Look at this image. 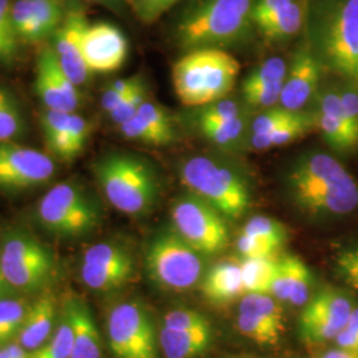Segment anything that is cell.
<instances>
[{"label": "cell", "instance_id": "obj_1", "mask_svg": "<svg viewBox=\"0 0 358 358\" xmlns=\"http://www.w3.org/2000/svg\"><path fill=\"white\" fill-rule=\"evenodd\" d=\"M285 187L308 217H345L358 207L357 180L331 154L312 152L296 158L285 174Z\"/></svg>", "mask_w": 358, "mask_h": 358}, {"label": "cell", "instance_id": "obj_2", "mask_svg": "<svg viewBox=\"0 0 358 358\" xmlns=\"http://www.w3.org/2000/svg\"><path fill=\"white\" fill-rule=\"evenodd\" d=\"M306 22L309 48L321 66L355 83L358 69V0H315Z\"/></svg>", "mask_w": 358, "mask_h": 358}, {"label": "cell", "instance_id": "obj_3", "mask_svg": "<svg viewBox=\"0 0 358 358\" xmlns=\"http://www.w3.org/2000/svg\"><path fill=\"white\" fill-rule=\"evenodd\" d=\"M255 0H196L176 28L185 51L224 48L245 38L252 22Z\"/></svg>", "mask_w": 358, "mask_h": 358}, {"label": "cell", "instance_id": "obj_4", "mask_svg": "<svg viewBox=\"0 0 358 358\" xmlns=\"http://www.w3.org/2000/svg\"><path fill=\"white\" fill-rule=\"evenodd\" d=\"M239 72V62L224 50H194L173 65V87L185 106H207L227 97Z\"/></svg>", "mask_w": 358, "mask_h": 358}, {"label": "cell", "instance_id": "obj_5", "mask_svg": "<svg viewBox=\"0 0 358 358\" xmlns=\"http://www.w3.org/2000/svg\"><path fill=\"white\" fill-rule=\"evenodd\" d=\"M96 177L109 203L124 214L140 215L155 202V174L152 167L134 155H105L96 164Z\"/></svg>", "mask_w": 358, "mask_h": 358}, {"label": "cell", "instance_id": "obj_6", "mask_svg": "<svg viewBox=\"0 0 358 358\" xmlns=\"http://www.w3.org/2000/svg\"><path fill=\"white\" fill-rule=\"evenodd\" d=\"M190 192L213 206L222 215L238 219L248 210L251 196L242 177L232 169L207 157H192L180 170Z\"/></svg>", "mask_w": 358, "mask_h": 358}, {"label": "cell", "instance_id": "obj_7", "mask_svg": "<svg viewBox=\"0 0 358 358\" xmlns=\"http://www.w3.org/2000/svg\"><path fill=\"white\" fill-rule=\"evenodd\" d=\"M201 255L177 231H161L146 248L145 266L157 285L182 292L201 280L203 271Z\"/></svg>", "mask_w": 358, "mask_h": 358}, {"label": "cell", "instance_id": "obj_8", "mask_svg": "<svg viewBox=\"0 0 358 358\" xmlns=\"http://www.w3.org/2000/svg\"><path fill=\"white\" fill-rule=\"evenodd\" d=\"M0 266L15 291L34 292L51 282L56 260L51 250L35 236L16 231L4 238Z\"/></svg>", "mask_w": 358, "mask_h": 358}, {"label": "cell", "instance_id": "obj_9", "mask_svg": "<svg viewBox=\"0 0 358 358\" xmlns=\"http://www.w3.org/2000/svg\"><path fill=\"white\" fill-rule=\"evenodd\" d=\"M36 215L45 230L59 236L85 235L99 223V210L73 182L53 186L38 203Z\"/></svg>", "mask_w": 358, "mask_h": 358}, {"label": "cell", "instance_id": "obj_10", "mask_svg": "<svg viewBox=\"0 0 358 358\" xmlns=\"http://www.w3.org/2000/svg\"><path fill=\"white\" fill-rule=\"evenodd\" d=\"M174 230L202 255L223 251L230 234L224 217L196 195L178 199L171 207Z\"/></svg>", "mask_w": 358, "mask_h": 358}, {"label": "cell", "instance_id": "obj_11", "mask_svg": "<svg viewBox=\"0 0 358 358\" xmlns=\"http://www.w3.org/2000/svg\"><path fill=\"white\" fill-rule=\"evenodd\" d=\"M108 338L115 358H158L153 320L137 301L120 303L110 310Z\"/></svg>", "mask_w": 358, "mask_h": 358}, {"label": "cell", "instance_id": "obj_12", "mask_svg": "<svg viewBox=\"0 0 358 358\" xmlns=\"http://www.w3.org/2000/svg\"><path fill=\"white\" fill-rule=\"evenodd\" d=\"M353 304L340 289L324 288L308 300L300 316V336L308 345L334 341L344 329Z\"/></svg>", "mask_w": 358, "mask_h": 358}, {"label": "cell", "instance_id": "obj_13", "mask_svg": "<svg viewBox=\"0 0 358 358\" xmlns=\"http://www.w3.org/2000/svg\"><path fill=\"white\" fill-rule=\"evenodd\" d=\"M55 171V162L47 154L11 141L0 142V189H31L48 182Z\"/></svg>", "mask_w": 358, "mask_h": 358}, {"label": "cell", "instance_id": "obj_14", "mask_svg": "<svg viewBox=\"0 0 358 358\" xmlns=\"http://www.w3.org/2000/svg\"><path fill=\"white\" fill-rule=\"evenodd\" d=\"M83 52L90 72L112 73L128 59V38L110 23L88 24L83 38Z\"/></svg>", "mask_w": 358, "mask_h": 358}, {"label": "cell", "instance_id": "obj_15", "mask_svg": "<svg viewBox=\"0 0 358 358\" xmlns=\"http://www.w3.org/2000/svg\"><path fill=\"white\" fill-rule=\"evenodd\" d=\"M35 90L47 109L75 113L80 105L77 85L65 75L53 48L38 55Z\"/></svg>", "mask_w": 358, "mask_h": 358}, {"label": "cell", "instance_id": "obj_16", "mask_svg": "<svg viewBox=\"0 0 358 358\" xmlns=\"http://www.w3.org/2000/svg\"><path fill=\"white\" fill-rule=\"evenodd\" d=\"M87 27L88 22L83 11L69 10L63 24L53 35L55 45L52 48L57 56L59 64L77 87L85 84L92 73L83 52V38Z\"/></svg>", "mask_w": 358, "mask_h": 358}, {"label": "cell", "instance_id": "obj_17", "mask_svg": "<svg viewBox=\"0 0 358 358\" xmlns=\"http://www.w3.org/2000/svg\"><path fill=\"white\" fill-rule=\"evenodd\" d=\"M321 69L320 62L309 47L296 52L284 80L280 106L301 110L319 88Z\"/></svg>", "mask_w": 358, "mask_h": 358}, {"label": "cell", "instance_id": "obj_18", "mask_svg": "<svg viewBox=\"0 0 358 358\" xmlns=\"http://www.w3.org/2000/svg\"><path fill=\"white\" fill-rule=\"evenodd\" d=\"M316 128L320 129L325 141L338 152H352L358 148L348 124L338 90H327L319 100V113L315 115Z\"/></svg>", "mask_w": 358, "mask_h": 358}, {"label": "cell", "instance_id": "obj_19", "mask_svg": "<svg viewBox=\"0 0 358 358\" xmlns=\"http://www.w3.org/2000/svg\"><path fill=\"white\" fill-rule=\"evenodd\" d=\"M312 273L307 263L297 255L279 259V266L271 285V294L280 301H288L294 307H304L310 299Z\"/></svg>", "mask_w": 358, "mask_h": 358}, {"label": "cell", "instance_id": "obj_20", "mask_svg": "<svg viewBox=\"0 0 358 358\" xmlns=\"http://www.w3.org/2000/svg\"><path fill=\"white\" fill-rule=\"evenodd\" d=\"M206 299L215 306H229L245 294L241 262L223 260L206 273L201 285Z\"/></svg>", "mask_w": 358, "mask_h": 358}, {"label": "cell", "instance_id": "obj_21", "mask_svg": "<svg viewBox=\"0 0 358 358\" xmlns=\"http://www.w3.org/2000/svg\"><path fill=\"white\" fill-rule=\"evenodd\" d=\"M64 313L73 331L72 358H101L100 333L88 306L80 299H71Z\"/></svg>", "mask_w": 358, "mask_h": 358}, {"label": "cell", "instance_id": "obj_22", "mask_svg": "<svg viewBox=\"0 0 358 358\" xmlns=\"http://www.w3.org/2000/svg\"><path fill=\"white\" fill-rule=\"evenodd\" d=\"M56 316L55 299L52 296L38 297L28 307L26 319L17 334L19 344L31 353L38 350L51 338Z\"/></svg>", "mask_w": 358, "mask_h": 358}, {"label": "cell", "instance_id": "obj_23", "mask_svg": "<svg viewBox=\"0 0 358 358\" xmlns=\"http://www.w3.org/2000/svg\"><path fill=\"white\" fill-rule=\"evenodd\" d=\"M211 327L176 331L164 327L159 333V344L166 358H196L202 356L211 344Z\"/></svg>", "mask_w": 358, "mask_h": 358}, {"label": "cell", "instance_id": "obj_24", "mask_svg": "<svg viewBox=\"0 0 358 358\" xmlns=\"http://www.w3.org/2000/svg\"><path fill=\"white\" fill-rule=\"evenodd\" d=\"M306 20L307 11L304 6L299 0H294L289 6L271 17L267 23L257 27V29L267 41L279 43L297 35L306 24Z\"/></svg>", "mask_w": 358, "mask_h": 358}, {"label": "cell", "instance_id": "obj_25", "mask_svg": "<svg viewBox=\"0 0 358 358\" xmlns=\"http://www.w3.org/2000/svg\"><path fill=\"white\" fill-rule=\"evenodd\" d=\"M66 13L65 0H31L32 44L55 35Z\"/></svg>", "mask_w": 358, "mask_h": 358}, {"label": "cell", "instance_id": "obj_26", "mask_svg": "<svg viewBox=\"0 0 358 358\" xmlns=\"http://www.w3.org/2000/svg\"><path fill=\"white\" fill-rule=\"evenodd\" d=\"M316 128L315 115L301 113L296 120L287 125L275 129L264 134H252L251 145L256 150H268L273 148H280L287 143L303 138Z\"/></svg>", "mask_w": 358, "mask_h": 358}, {"label": "cell", "instance_id": "obj_27", "mask_svg": "<svg viewBox=\"0 0 358 358\" xmlns=\"http://www.w3.org/2000/svg\"><path fill=\"white\" fill-rule=\"evenodd\" d=\"M279 266V259L268 257H243L241 260L242 279L245 294H269L273 278Z\"/></svg>", "mask_w": 358, "mask_h": 358}, {"label": "cell", "instance_id": "obj_28", "mask_svg": "<svg viewBox=\"0 0 358 358\" xmlns=\"http://www.w3.org/2000/svg\"><path fill=\"white\" fill-rule=\"evenodd\" d=\"M134 267H99L88 263H81V280L90 289L112 291L124 287L131 280Z\"/></svg>", "mask_w": 358, "mask_h": 358}, {"label": "cell", "instance_id": "obj_29", "mask_svg": "<svg viewBox=\"0 0 358 358\" xmlns=\"http://www.w3.org/2000/svg\"><path fill=\"white\" fill-rule=\"evenodd\" d=\"M236 328L245 338L260 346L278 345L284 333L282 325L241 312L236 320Z\"/></svg>", "mask_w": 358, "mask_h": 358}, {"label": "cell", "instance_id": "obj_30", "mask_svg": "<svg viewBox=\"0 0 358 358\" xmlns=\"http://www.w3.org/2000/svg\"><path fill=\"white\" fill-rule=\"evenodd\" d=\"M69 115L71 113L68 112L47 109L41 117V128L47 148L62 161H65L66 153V133Z\"/></svg>", "mask_w": 358, "mask_h": 358}, {"label": "cell", "instance_id": "obj_31", "mask_svg": "<svg viewBox=\"0 0 358 358\" xmlns=\"http://www.w3.org/2000/svg\"><path fill=\"white\" fill-rule=\"evenodd\" d=\"M28 306L23 300L0 299V345L11 343L22 329Z\"/></svg>", "mask_w": 358, "mask_h": 358}, {"label": "cell", "instance_id": "obj_32", "mask_svg": "<svg viewBox=\"0 0 358 358\" xmlns=\"http://www.w3.org/2000/svg\"><path fill=\"white\" fill-rule=\"evenodd\" d=\"M24 130V120L13 94L0 85V142L13 141Z\"/></svg>", "mask_w": 358, "mask_h": 358}, {"label": "cell", "instance_id": "obj_33", "mask_svg": "<svg viewBox=\"0 0 358 358\" xmlns=\"http://www.w3.org/2000/svg\"><path fill=\"white\" fill-rule=\"evenodd\" d=\"M239 312L284 327L282 308L269 294H244L239 303Z\"/></svg>", "mask_w": 358, "mask_h": 358}, {"label": "cell", "instance_id": "obj_34", "mask_svg": "<svg viewBox=\"0 0 358 358\" xmlns=\"http://www.w3.org/2000/svg\"><path fill=\"white\" fill-rule=\"evenodd\" d=\"M73 352V331L68 317L63 319L57 324L56 331L51 338L38 350L32 352V358H72Z\"/></svg>", "mask_w": 358, "mask_h": 358}, {"label": "cell", "instance_id": "obj_35", "mask_svg": "<svg viewBox=\"0 0 358 358\" xmlns=\"http://www.w3.org/2000/svg\"><path fill=\"white\" fill-rule=\"evenodd\" d=\"M83 263L99 267H134L133 259L128 251L110 243H99L90 247L84 252Z\"/></svg>", "mask_w": 358, "mask_h": 358}, {"label": "cell", "instance_id": "obj_36", "mask_svg": "<svg viewBox=\"0 0 358 358\" xmlns=\"http://www.w3.org/2000/svg\"><path fill=\"white\" fill-rule=\"evenodd\" d=\"M19 44L20 40L13 26V4L10 0H0V63H13Z\"/></svg>", "mask_w": 358, "mask_h": 358}, {"label": "cell", "instance_id": "obj_37", "mask_svg": "<svg viewBox=\"0 0 358 358\" xmlns=\"http://www.w3.org/2000/svg\"><path fill=\"white\" fill-rule=\"evenodd\" d=\"M288 66L279 56L269 57L244 78L242 90H252L273 83H284Z\"/></svg>", "mask_w": 358, "mask_h": 358}, {"label": "cell", "instance_id": "obj_38", "mask_svg": "<svg viewBox=\"0 0 358 358\" xmlns=\"http://www.w3.org/2000/svg\"><path fill=\"white\" fill-rule=\"evenodd\" d=\"M245 120L241 115L220 124H202L199 125L206 137L220 148H230L241 140L244 131Z\"/></svg>", "mask_w": 358, "mask_h": 358}, {"label": "cell", "instance_id": "obj_39", "mask_svg": "<svg viewBox=\"0 0 358 358\" xmlns=\"http://www.w3.org/2000/svg\"><path fill=\"white\" fill-rule=\"evenodd\" d=\"M242 232L262 238L269 243L282 248L287 241V229L279 220L266 215H256L244 224Z\"/></svg>", "mask_w": 358, "mask_h": 358}, {"label": "cell", "instance_id": "obj_40", "mask_svg": "<svg viewBox=\"0 0 358 358\" xmlns=\"http://www.w3.org/2000/svg\"><path fill=\"white\" fill-rule=\"evenodd\" d=\"M121 134L130 141L141 142L143 145L150 146H166V140L152 128L140 115H134L124 124L118 125Z\"/></svg>", "mask_w": 358, "mask_h": 358}, {"label": "cell", "instance_id": "obj_41", "mask_svg": "<svg viewBox=\"0 0 358 358\" xmlns=\"http://www.w3.org/2000/svg\"><path fill=\"white\" fill-rule=\"evenodd\" d=\"M137 115H140L142 120H145L152 128L155 129L166 140L169 145L174 141L176 130L173 121L162 106L150 100H146L142 103Z\"/></svg>", "mask_w": 358, "mask_h": 358}, {"label": "cell", "instance_id": "obj_42", "mask_svg": "<svg viewBox=\"0 0 358 358\" xmlns=\"http://www.w3.org/2000/svg\"><path fill=\"white\" fill-rule=\"evenodd\" d=\"M88 137H90L88 121L81 115L71 113L69 122H68V133H66L65 161H72L75 157L83 152Z\"/></svg>", "mask_w": 358, "mask_h": 358}, {"label": "cell", "instance_id": "obj_43", "mask_svg": "<svg viewBox=\"0 0 358 358\" xmlns=\"http://www.w3.org/2000/svg\"><path fill=\"white\" fill-rule=\"evenodd\" d=\"M301 110H289L282 106L271 108L267 112L257 115L252 122V134H264L282 125L289 124L301 115Z\"/></svg>", "mask_w": 358, "mask_h": 358}, {"label": "cell", "instance_id": "obj_44", "mask_svg": "<svg viewBox=\"0 0 358 358\" xmlns=\"http://www.w3.org/2000/svg\"><path fill=\"white\" fill-rule=\"evenodd\" d=\"M164 327L176 331H192L210 327L205 316L192 309H174L167 312L164 317Z\"/></svg>", "mask_w": 358, "mask_h": 358}, {"label": "cell", "instance_id": "obj_45", "mask_svg": "<svg viewBox=\"0 0 358 358\" xmlns=\"http://www.w3.org/2000/svg\"><path fill=\"white\" fill-rule=\"evenodd\" d=\"M337 275L344 282L358 291V245H350L338 251L334 259Z\"/></svg>", "mask_w": 358, "mask_h": 358}, {"label": "cell", "instance_id": "obj_46", "mask_svg": "<svg viewBox=\"0 0 358 358\" xmlns=\"http://www.w3.org/2000/svg\"><path fill=\"white\" fill-rule=\"evenodd\" d=\"M243 115L239 103L229 99L219 100L217 103L203 106L199 115V125L202 124H220L232 120L238 115Z\"/></svg>", "mask_w": 358, "mask_h": 358}, {"label": "cell", "instance_id": "obj_47", "mask_svg": "<svg viewBox=\"0 0 358 358\" xmlns=\"http://www.w3.org/2000/svg\"><path fill=\"white\" fill-rule=\"evenodd\" d=\"M284 83H273L252 90H242L244 101L255 108H272L280 103Z\"/></svg>", "mask_w": 358, "mask_h": 358}, {"label": "cell", "instance_id": "obj_48", "mask_svg": "<svg viewBox=\"0 0 358 358\" xmlns=\"http://www.w3.org/2000/svg\"><path fill=\"white\" fill-rule=\"evenodd\" d=\"M136 16L143 23H153L178 0H127Z\"/></svg>", "mask_w": 358, "mask_h": 358}, {"label": "cell", "instance_id": "obj_49", "mask_svg": "<svg viewBox=\"0 0 358 358\" xmlns=\"http://www.w3.org/2000/svg\"><path fill=\"white\" fill-rule=\"evenodd\" d=\"M146 100H148V92H146L145 84H142L140 88H137L134 92L128 94L113 112L109 113L112 121L117 125L124 124L125 121L137 115L142 103H145Z\"/></svg>", "mask_w": 358, "mask_h": 358}, {"label": "cell", "instance_id": "obj_50", "mask_svg": "<svg viewBox=\"0 0 358 358\" xmlns=\"http://www.w3.org/2000/svg\"><path fill=\"white\" fill-rule=\"evenodd\" d=\"M238 251L243 257H268L275 256L280 250L276 245L269 243L267 241L257 238L254 235H248L242 232L238 238Z\"/></svg>", "mask_w": 358, "mask_h": 358}, {"label": "cell", "instance_id": "obj_51", "mask_svg": "<svg viewBox=\"0 0 358 358\" xmlns=\"http://www.w3.org/2000/svg\"><path fill=\"white\" fill-rule=\"evenodd\" d=\"M340 97L348 124L358 142V87L356 84L340 88Z\"/></svg>", "mask_w": 358, "mask_h": 358}, {"label": "cell", "instance_id": "obj_52", "mask_svg": "<svg viewBox=\"0 0 358 358\" xmlns=\"http://www.w3.org/2000/svg\"><path fill=\"white\" fill-rule=\"evenodd\" d=\"M294 0H255L252 8L254 26H263L271 17H273L282 8L289 6Z\"/></svg>", "mask_w": 358, "mask_h": 358}, {"label": "cell", "instance_id": "obj_53", "mask_svg": "<svg viewBox=\"0 0 358 358\" xmlns=\"http://www.w3.org/2000/svg\"><path fill=\"white\" fill-rule=\"evenodd\" d=\"M334 341L338 348L358 355V307H353L344 329L337 334Z\"/></svg>", "mask_w": 358, "mask_h": 358}, {"label": "cell", "instance_id": "obj_54", "mask_svg": "<svg viewBox=\"0 0 358 358\" xmlns=\"http://www.w3.org/2000/svg\"><path fill=\"white\" fill-rule=\"evenodd\" d=\"M3 349L6 350V353L10 358H32L31 352H28L19 343H8L3 345Z\"/></svg>", "mask_w": 358, "mask_h": 358}, {"label": "cell", "instance_id": "obj_55", "mask_svg": "<svg viewBox=\"0 0 358 358\" xmlns=\"http://www.w3.org/2000/svg\"><path fill=\"white\" fill-rule=\"evenodd\" d=\"M320 358H358V355L357 353H353V352H349V350L338 348V349L328 350Z\"/></svg>", "mask_w": 358, "mask_h": 358}, {"label": "cell", "instance_id": "obj_56", "mask_svg": "<svg viewBox=\"0 0 358 358\" xmlns=\"http://www.w3.org/2000/svg\"><path fill=\"white\" fill-rule=\"evenodd\" d=\"M13 292H15V289L6 280L3 269H1V266H0V299H6L8 294H13Z\"/></svg>", "mask_w": 358, "mask_h": 358}, {"label": "cell", "instance_id": "obj_57", "mask_svg": "<svg viewBox=\"0 0 358 358\" xmlns=\"http://www.w3.org/2000/svg\"><path fill=\"white\" fill-rule=\"evenodd\" d=\"M90 1H96V3H103V4H109V3H113L115 0H90Z\"/></svg>", "mask_w": 358, "mask_h": 358}, {"label": "cell", "instance_id": "obj_58", "mask_svg": "<svg viewBox=\"0 0 358 358\" xmlns=\"http://www.w3.org/2000/svg\"><path fill=\"white\" fill-rule=\"evenodd\" d=\"M0 358H10L3 348H0Z\"/></svg>", "mask_w": 358, "mask_h": 358}, {"label": "cell", "instance_id": "obj_59", "mask_svg": "<svg viewBox=\"0 0 358 358\" xmlns=\"http://www.w3.org/2000/svg\"><path fill=\"white\" fill-rule=\"evenodd\" d=\"M353 84H356L358 87V69H357V76H356V80H355V83Z\"/></svg>", "mask_w": 358, "mask_h": 358}]
</instances>
